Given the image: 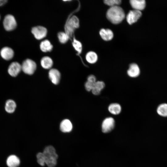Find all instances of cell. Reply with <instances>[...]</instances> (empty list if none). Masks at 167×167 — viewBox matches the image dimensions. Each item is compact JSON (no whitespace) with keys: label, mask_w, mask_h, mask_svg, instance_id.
Instances as JSON below:
<instances>
[{"label":"cell","mask_w":167,"mask_h":167,"mask_svg":"<svg viewBox=\"0 0 167 167\" xmlns=\"http://www.w3.org/2000/svg\"><path fill=\"white\" fill-rule=\"evenodd\" d=\"M106 16L107 19L111 23L114 24H118L124 19L125 15L122 8L117 6L110 7L108 9Z\"/></svg>","instance_id":"obj_1"},{"label":"cell","mask_w":167,"mask_h":167,"mask_svg":"<svg viewBox=\"0 0 167 167\" xmlns=\"http://www.w3.org/2000/svg\"><path fill=\"white\" fill-rule=\"evenodd\" d=\"M42 152L44 156L45 164L48 167H54L57 164L58 156L54 147L51 145L47 146Z\"/></svg>","instance_id":"obj_2"},{"label":"cell","mask_w":167,"mask_h":167,"mask_svg":"<svg viewBox=\"0 0 167 167\" xmlns=\"http://www.w3.org/2000/svg\"><path fill=\"white\" fill-rule=\"evenodd\" d=\"M3 25L4 29L7 31L15 30L17 26V22L15 17L12 15L7 14L4 17Z\"/></svg>","instance_id":"obj_3"},{"label":"cell","mask_w":167,"mask_h":167,"mask_svg":"<svg viewBox=\"0 0 167 167\" xmlns=\"http://www.w3.org/2000/svg\"><path fill=\"white\" fill-rule=\"evenodd\" d=\"M21 66L22 70L24 73L28 75H32L36 68L35 62L30 59L24 60Z\"/></svg>","instance_id":"obj_4"},{"label":"cell","mask_w":167,"mask_h":167,"mask_svg":"<svg viewBox=\"0 0 167 167\" xmlns=\"http://www.w3.org/2000/svg\"><path fill=\"white\" fill-rule=\"evenodd\" d=\"M79 26V21L75 16H72L67 22L66 27V33L69 37L72 36L74 31Z\"/></svg>","instance_id":"obj_5"},{"label":"cell","mask_w":167,"mask_h":167,"mask_svg":"<svg viewBox=\"0 0 167 167\" xmlns=\"http://www.w3.org/2000/svg\"><path fill=\"white\" fill-rule=\"evenodd\" d=\"M115 125V121L111 117H108L105 118L103 121L102 124V130L105 133H108L111 131L114 128Z\"/></svg>","instance_id":"obj_6"},{"label":"cell","mask_w":167,"mask_h":167,"mask_svg":"<svg viewBox=\"0 0 167 167\" xmlns=\"http://www.w3.org/2000/svg\"><path fill=\"white\" fill-rule=\"evenodd\" d=\"M31 32L36 39L41 40L46 36L47 30L45 28L39 26L32 28Z\"/></svg>","instance_id":"obj_7"},{"label":"cell","mask_w":167,"mask_h":167,"mask_svg":"<svg viewBox=\"0 0 167 167\" xmlns=\"http://www.w3.org/2000/svg\"><path fill=\"white\" fill-rule=\"evenodd\" d=\"M141 11L133 10L129 11L126 16V20L129 24H132L139 19L142 15Z\"/></svg>","instance_id":"obj_8"},{"label":"cell","mask_w":167,"mask_h":167,"mask_svg":"<svg viewBox=\"0 0 167 167\" xmlns=\"http://www.w3.org/2000/svg\"><path fill=\"white\" fill-rule=\"evenodd\" d=\"M21 70V64L17 62L11 63L8 68V73L12 77L16 76Z\"/></svg>","instance_id":"obj_9"},{"label":"cell","mask_w":167,"mask_h":167,"mask_svg":"<svg viewBox=\"0 0 167 167\" xmlns=\"http://www.w3.org/2000/svg\"><path fill=\"white\" fill-rule=\"evenodd\" d=\"M0 55L4 60L9 61L11 60L14 57V52L11 47L5 46L2 48L0 51Z\"/></svg>","instance_id":"obj_10"},{"label":"cell","mask_w":167,"mask_h":167,"mask_svg":"<svg viewBox=\"0 0 167 167\" xmlns=\"http://www.w3.org/2000/svg\"><path fill=\"white\" fill-rule=\"evenodd\" d=\"M49 77L53 84H57L60 81L61 74L58 70L52 69H50L49 71Z\"/></svg>","instance_id":"obj_11"},{"label":"cell","mask_w":167,"mask_h":167,"mask_svg":"<svg viewBox=\"0 0 167 167\" xmlns=\"http://www.w3.org/2000/svg\"><path fill=\"white\" fill-rule=\"evenodd\" d=\"M140 73V69L139 66L136 63L130 64L127 71L128 75L131 78H136L138 77Z\"/></svg>","instance_id":"obj_12"},{"label":"cell","mask_w":167,"mask_h":167,"mask_svg":"<svg viewBox=\"0 0 167 167\" xmlns=\"http://www.w3.org/2000/svg\"><path fill=\"white\" fill-rule=\"evenodd\" d=\"M20 163L19 158L15 155H10L6 160V164L8 167H18Z\"/></svg>","instance_id":"obj_13"},{"label":"cell","mask_w":167,"mask_h":167,"mask_svg":"<svg viewBox=\"0 0 167 167\" xmlns=\"http://www.w3.org/2000/svg\"><path fill=\"white\" fill-rule=\"evenodd\" d=\"M72 128V124L69 119H64L60 124V129L62 132L69 133L71 131Z\"/></svg>","instance_id":"obj_14"},{"label":"cell","mask_w":167,"mask_h":167,"mask_svg":"<svg viewBox=\"0 0 167 167\" xmlns=\"http://www.w3.org/2000/svg\"><path fill=\"white\" fill-rule=\"evenodd\" d=\"M130 3L134 10L140 11L143 10L146 6V2L144 0H131Z\"/></svg>","instance_id":"obj_15"},{"label":"cell","mask_w":167,"mask_h":167,"mask_svg":"<svg viewBox=\"0 0 167 167\" xmlns=\"http://www.w3.org/2000/svg\"><path fill=\"white\" fill-rule=\"evenodd\" d=\"M99 34L101 38L105 41L111 40L113 36V32L109 29H101L100 31Z\"/></svg>","instance_id":"obj_16"},{"label":"cell","mask_w":167,"mask_h":167,"mask_svg":"<svg viewBox=\"0 0 167 167\" xmlns=\"http://www.w3.org/2000/svg\"><path fill=\"white\" fill-rule=\"evenodd\" d=\"M105 84L102 81H97L94 84V87L92 90L93 94L95 95H99L101 91L105 87Z\"/></svg>","instance_id":"obj_17"},{"label":"cell","mask_w":167,"mask_h":167,"mask_svg":"<svg viewBox=\"0 0 167 167\" xmlns=\"http://www.w3.org/2000/svg\"><path fill=\"white\" fill-rule=\"evenodd\" d=\"M108 110L111 114L117 115L120 114L122 110L121 105L118 103H112L108 107Z\"/></svg>","instance_id":"obj_18"},{"label":"cell","mask_w":167,"mask_h":167,"mask_svg":"<svg viewBox=\"0 0 167 167\" xmlns=\"http://www.w3.org/2000/svg\"><path fill=\"white\" fill-rule=\"evenodd\" d=\"M16 107L15 102L12 100L9 99L6 102L5 110L8 113H12L15 111Z\"/></svg>","instance_id":"obj_19"},{"label":"cell","mask_w":167,"mask_h":167,"mask_svg":"<svg viewBox=\"0 0 167 167\" xmlns=\"http://www.w3.org/2000/svg\"><path fill=\"white\" fill-rule=\"evenodd\" d=\"M41 65L45 69L50 68L53 65L52 59L49 57L45 56L43 57L41 61Z\"/></svg>","instance_id":"obj_20"},{"label":"cell","mask_w":167,"mask_h":167,"mask_svg":"<svg viewBox=\"0 0 167 167\" xmlns=\"http://www.w3.org/2000/svg\"><path fill=\"white\" fill-rule=\"evenodd\" d=\"M40 48L42 51L46 52L52 50L53 45L49 40H46L41 42Z\"/></svg>","instance_id":"obj_21"},{"label":"cell","mask_w":167,"mask_h":167,"mask_svg":"<svg viewBox=\"0 0 167 167\" xmlns=\"http://www.w3.org/2000/svg\"><path fill=\"white\" fill-rule=\"evenodd\" d=\"M87 61L91 64H94L97 61L98 57L97 54L93 51L88 52L86 56Z\"/></svg>","instance_id":"obj_22"},{"label":"cell","mask_w":167,"mask_h":167,"mask_svg":"<svg viewBox=\"0 0 167 167\" xmlns=\"http://www.w3.org/2000/svg\"><path fill=\"white\" fill-rule=\"evenodd\" d=\"M156 111L160 116L167 117V104L163 103L157 107Z\"/></svg>","instance_id":"obj_23"},{"label":"cell","mask_w":167,"mask_h":167,"mask_svg":"<svg viewBox=\"0 0 167 167\" xmlns=\"http://www.w3.org/2000/svg\"><path fill=\"white\" fill-rule=\"evenodd\" d=\"M58 37L62 43H65L68 40L69 37L66 32H61L58 34Z\"/></svg>","instance_id":"obj_24"},{"label":"cell","mask_w":167,"mask_h":167,"mask_svg":"<svg viewBox=\"0 0 167 167\" xmlns=\"http://www.w3.org/2000/svg\"><path fill=\"white\" fill-rule=\"evenodd\" d=\"M36 157L38 164L41 166H44L45 163L44 156L43 152H38L37 154Z\"/></svg>","instance_id":"obj_25"},{"label":"cell","mask_w":167,"mask_h":167,"mask_svg":"<svg viewBox=\"0 0 167 167\" xmlns=\"http://www.w3.org/2000/svg\"><path fill=\"white\" fill-rule=\"evenodd\" d=\"M104 2L106 5L110 7L118 6L121 3V0H105Z\"/></svg>","instance_id":"obj_26"},{"label":"cell","mask_w":167,"mask_h":167,"mask_svg":"<svg viewBox=\"0 0 167 167\" xmlns=\"http://www.w3.org/2000/svg\"><path fill=\"white\" fill-rule=\"evenodd\" d=\"M73 47L79 54L81 53L82 50V45L81 43L75 39H74L72 42Z\"/></svg>","instance_id":"obj_27"},{"label":"cell","mask_w":167,"mask_h":167,"mask_svg":"<svg viewBox=\"0 0 167 167\" xmlns=\"http://www.w3.org/2000/svg\"><path fill=\"white\" fill-rule=\"evenodd\" d=\"M95 83L87 81L85 84V87L86 90L89 92L91 91L94 87Z\"/></svg>","instance_id":"obj_28"},{"label":"cell","mask_w":167,"mask_h":167,"mask_svg":"<svg viewBox=\"0 0 167 167\" xmlns=\"http://www.w3.org/2000/svg\"><path fill=\"white\" fill-rule=\"evenodd\" d=\"M87 81L93 83H95L96 81V77L93 75H90L87 78Z\"/></svg>","instance_id":"obj_29"},{"label":"cell","mask_w":167,"mask_h":167,"mask_svg":"<svg viewBox=\"0 0 167 167\" xmlns=\"http://www.w3.org/2000/svg\"><path fill=\"white\" fill-rule=\"evenodd\" d=\"M6 0H0V6H2L5 5L7 2Z\"/></svg>","instance_id":"obj_30"},{"label":"cell","mask_w":167,"mask_h":167,"mask_svg":"<svg viewBox=\"0 0 167 167\" xmlns=\"http://www.w3.org/2000/svg\"><path fill=\"white\" fill-rule=\"evenodd\" d=\"M1 19V16H0V19Z\"/></svg>","instance_id":"obj_31"}]
</instances>
